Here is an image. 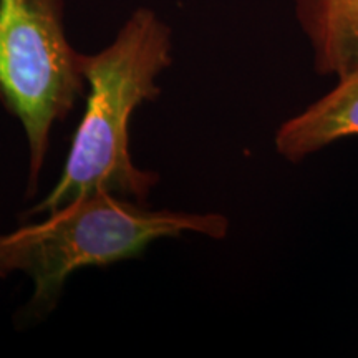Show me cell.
<instances>
[{
	"label": "cell",
	"instance_id": "obj_1",
	"mask_svg": "<svg viewBox=\"0 0 358 358\" xmlns=\"http://www.w3.org/2000/svg\"><path fill=\"white\" fill-rule=\"evenodd\" d=\"M173 64V32L155 10L136 8L113 42L83 55L87 105L71 138L64 173L25 219L50 214L75 199L108 191L146 203L159 174L134 164L129 122L161 95L159 77Z\"/></svg>",
	"mask_w": 358,
	"mask_h": 358
},
{
	"label": "cell",
	"instance_id": "obj_2",
	"mask_svg": "<svg viewBox=\"0 0 358 358\" xmlns=\"http://www.w3.org/2000/svg\"><path fill=\"white\" fill-rule=\"evenodd\" d=\"M37 222L0 234V279L24 274L34 294L27 315L55 310L65 284L83 267H105L141 256L151 243L182 234L221 241L229 219L219 213L151 209L108 191L75 199Z\"/></svg>",
	"mask_w": 358,
	"mask_h": 358
},
{
	"label": "cell",
	"instance_id": "obj_3",
	"mask_svg": "<svg viewBox=\"0 0 358 358\" xmlns=\"http://www.w3.org/2000/svg\"><path fill=\"white\" fill-rule=\"evenodd\" d=\"M64 10V0H0V101L27 138V196L38 189L53 128L87 90Z\"/></svg>",
	"mask_w": 358,
	"mask_h": 358
},
{
	"label": "cell",
	"instance_id": "obj_4",
	"mask_svg": "<svg viewBox=\"0 0 358 358\" xmlns=\"http://www.w3.org/2000/svg\"><path fill=\"white\" fill-rule=\"evenodd\" d=\"M358 138V73L338 78L335 88L277 128V155L302 163L335 143Z\"/></svg>",
	"mask_w": 358,
	"mask_h": 358
},
{
	"label": "cell",
	"instance_id": "obj_5",
	"mask_svg": "<svg viewBox=\"0 0 358 358\" xmlns=\"http://www.w3.org/2000/svg\"><path fill=\"white\" fill-rule=\"evenodd\" d=\"M295 15L317 73L337 80L358 73V0H295Z\"/></svg>",
	"mask_w": 358,
	"mask_h": 358
}]
</instances>
